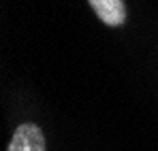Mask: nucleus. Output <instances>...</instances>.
<instances>
[{"label":"nucleus","instance_id":"2","mask_svg":"<svg viewBox=\"0 0 158 151\" xmlns=\"http://www.w3.org/2000/svg\"><path fill=\"white\" fill-rule=\"evenodd\" d=\"M88 4L94 9L98 19L105 26L118 28L126 22V4L124 0H88Z\"/></svg>","mask_w":158,"mask_h":151},{"label":"nucleus","instance_id":"1","mask_svg":"<svg viewBox=\"0 0 158 151\" xmlns=\"http://www.w3.org/2000/svg\"><path fill=\"white\" fill-rule=\"evenodd\" d=\"M6 151H45V136L36 124H22L13 132Z\"/></svg>","mask_w":158,"mask_h":151}]
</instances>
